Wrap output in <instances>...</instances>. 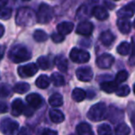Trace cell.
I'll list each match as a JSON object with an SVG mask.
<instances>
[{
	"label": "cell",
	"instance_id": "6da1fadb",
	"mask_svg": "<svg viewBox=\"0 0 135 135\" xmlns=\"http://www.w3.org/2000/svg\"><path fill=\"white\" fill-rule=\"evenodd\" d=\"M36 21L35 13L29 8H20L16 14V23L20 26H31Z\"/></svg>",
	"mask_w": 135,
	"mask_h": 135
},
{
	"label": "cell",
	"instance_id": "7a4b0ae2",
	"mask_svg": "<svg viewBox=\"0 0 135 135\" xmlns=\"http://www.w3.org/2000/svg\"><path fill=\"white\" fill-rule=\"evenodd\" d=\"M32 57L30 51L23 45H15L8 52V58L14 63H21Z\"/></svg>",
	"mask_w": 135,
	"mask_h": 135
},
{
	"label": "cell",
	"instance_id": "3957f363",
	"mask_svg": "<svg viewBox=\"0 0 135 135\" xmlns=\"http://www.w3.org/2000/svg\"><path fill=\"white\" fill-rule=\"evenodd\" d=\"M107 109L104 103H97L89 109L87 117L92 121H100L107 118Z\"/></svg>",
	"mask_w": 135,
	"mask_h": 135
},
{
	"label": "cell",
	"instance_id": "277c9868",
	"mask_svg": "<svg viewBox=\"0 0 135 135\" xmlns=\"http://www.w3.org/2000/svg\"><path fill=\"white\" fill-rule=\"evenodd\" d=\"M37 21L39 23H48L53 18V9L46 4H41L36 14Z\"/></svg>",
	"mask_w": 135,
	"mask_h": 135
},
{
	"label": "cell",
	"instance_id": "5b68a950",
	"mask_svg": "<svg viewBox=\"0 0 135 135\" xmlns=\"http://www.w3.org/2000/svg\"><path fill=\"white\" fill-rule=\"evenodd\" d=\"M19 129V123L9 118H5L0 122V131L4 134H13Z\"/></svg>",
	"mask_w": 135,
	"mask_h": 135
},
{
	"label": "cell",
	"instance_id": "8992f818",
	"mask_svg": "<svg viewBox=\"0 0 135 135\" xmlns=\"http://www.w3.org/2000/svg\"><path fill=\"white\" fill-rule=\"evenodd\" d=\"M70 57L72 61L76 63H86L90 60V54L87 51H84L83 49L73 48L71 49L70 54Z\"/></svg>",
	"mask_w": 135,
	"mask_h": 135
},
{
	"label": "cell",
	"instance_id": "52a82bcc",
	"mask_svg": "<svg viewBox=\"0 0 135 135\" xmlns=\"http://www.w3.org/2000/svg\"><path fill=\"white\" fill-rule=\"evenodd\" d=\"M38 71V67L34 63H29L27 65L18 68V74L21 78H29L35 75Z\"/></svg>",
	"mask_w": 135,
	"mask_h": 135
},
{
	"label": "cell",
	"instance_id": "ba28073f",
	"mask_svg": "<svg viewBox=\"0 0 135 135\" xmlns=\"http://www.w3.org/2000/svg\"><path fill=\"white\" fill-rule=\"evenodd\" d=\"M115 58L110 54H103L100 56H98L96 59V65L103 70H107L111 68V66L114 64Z\"/></svg>",
	"mask_w": 135,
	"mask_h": 135
},
{
	"label": "cell",
	"instance_id": "9c48e42d",
	"mask_svg": "<svg viewBox=\"0 0 135 135\" xmlns=\"http://www.w3.org/2000/svg\"><path fill=\"white\" fill-rule=\"evenodd\" d=\"M76 76L78 80L81 81H90L94 77V72L90 67H81L76 70Z\"/></svg>",
	"mask_w": 135,
	"mask_h": 135
},
{
	"label": "cell",
	"instance_id": "30bf717a",
	"mask_svg": "<svg viewBox=\"0 0 135 135\" xmlns=\"http://www.w3.org/2000/svg\"><path fill=\"white\" fill-rule=\"evenodd\" d=\"M107 118H108L112 123L116 124L123 118V112L115 107H110L107 111Z\"/></svg>",
	"mask_w": 135,
	"mask_h": 135
},
{
	"label": "cell",
	"instance_id": "8fae6325",
	"mask_svg": "<svg viewBox=\"0 0 135 135\" xmlns=\"http://www.w3.org/2000/svg\"><path fill=\"white\" fill-rule=\"evenodd\" d=\"M94 31V25L90 21H81L76 29V32L83 36H89Z\"/></svg>",
	"mask_w": 135,
	"mask_h": 135
},
{
	"label": "cell",
	"instance_id": "7c38bea8",
	"mask_svg": "<svg viewBox=\"0 0 135 135\" xmlns=\"http://www.w3.org/2000/svg\"><path fill=\"white\" fill-rule=\"evenodd\" d=\"M26 101L28 102L30 107H33V108H39L42 104H43V99H42L41 95L38 94H35V93H32V94H30L29 95H27Z\"/></svg>",
	"mask_w": 135,
	"mask_h": 135
},
{
	"label": "cell",
	"instance_id": "4fadbf2b",
	"mask_svg": "<svg viewBox=\"0 0 135 135\" xmlns=\"http://www.w3.org/2000/svg\"><path fill=\"white\" fill-rule=\"evenodd\" d=\"M11 108H12V115L15 117H19L20 115H21L23 113V111L25 109V105L21 99H15L12 102Z\"/></svg>",
	"mask_w": 135,
	"mask_h": 135
},
{
	"label": "cell",
	"instance_id": "5bb4252c",
	"mask_svg": "<svg viewBox=\"0 0 135 135\" xmlns=\"http://www.w3.org/2000/svg\"><path fill=\"white\" fill-rule=\"evenodd\" d=\"M117 25L119 32L123 34H128L131 32V23L129 22V19H118L117 21Z\"/></svg>",
	"mask_w": 135,
	"mask_h": 135
},
{
	"label": "cell",
	"instance_id": "9a60e30c",
	"mask_svg": "<svg viewBox=\"0 0 135 135\" xmlns=\"http://www.w3.org/2000/svg\"><path fill=\"white\" fill-rule=\"evenodd\" d=\"M118 84L116 81H103L100 84V88L103 90L104 92L107 93V94H112V93L116 92L118 89Z\"/></svg>",
	"mask_w": 135,
	"mask_h": 135
},
{
	"label": "cell",
	"instance_id": "2e32d148",
	"mask_svg": "<svg viewBox=\"0 0 135 135\" xmlns=\"http://www.w3.org/2000/svg\"><path fill=\"white\" fill-rule=\"evenodd\" d=\"M73 28H74V24L72 22H70V21H64V22L59 23L57 25V27H56L58 32L64 34V35L70 34L73 31Z\"/></svg>",
	"mask_w": 135,
	"mask_h": 135
},
{
	"label": "cell",
	"instance_id": "e0dca14e",
	"mask_svg": "<svg viewBox=\"0 0 135 135\" xmlns=\"http://www.w3.org/2000/svg\"><path fill=\"white\" fill-rule=\"evenodd\" d=\"M100 41L105 46H109L115 41V36L110 31H105L100 34Z\"/></svg>",
	"mask_w": 135,
	"mask_h": 135
},
{
	"label": "cell",
	"instance_id": "ac0fdd59",
	"mask_svg": "<svg viewBox=\"0 0 135 135\" xmlns=\"http://www.w3.org/2000/svg\"><path fill=\"white\" fill-rule=\"evenodd\" d=\"M93 14L99 21H105L108 18V12L103 7H95L93 9Z\"/></svg>",
	"mask_w": 135,
	"mask_h": 135
},
{
	"label": "cell",
	"instance_id": "d6986e66",
	"mask_svg": "<svg viewBox=\"0 0 135 135\" xmlns=\"http://www.w3.org/2000/svg\"><path fill=\"white\" fill-rule=\"evenodd\" d=\"M49 117H50L51 120H52L54 123H61V122L64 121L65 119V116L64 114L61 112L60 110H57V109H53L49 112Z\"/></svg>",
	"mask_w": 135,
	"mask_h": 135
},
{
	"label": "cell",
	"instance_id": "ffe728a7",
	"mask_svg": "<svg viewBox=\"0 0 135 135\" xmlns=\"http://www.w3.org/2000/svg\"><path fill=\"white\" fill-rule=\"evenodd\" d=\"M117 14H118V17L119 19H129V18H131L133 16L134 11L129 7V5H127V6L120 8Z\"/></svg>",
	"mask_w": 135,
	"mask_h": 135
},
{
	"label": "cell",
	"instance_id": "44dd1931",
	"mask_svg": "<svg viewBox=\"0 0 135 135\" xmlns=\"http://www.w3.org/2000/svg\"><path fill=\"white\" fill-rule=\"evenodd\" d=\"M55 64L60 71L66 72L68 70V60L65 56H57L55 58Z\"/></svg>",
	"mask_w": 135,
	"mask_h": 135
},
{
	"label": "cell",
	"instance_id": "7402d4cb",
	"mask_svg": "<svg viewBox=\"0 0 135 135\" xmlns=\"http://www.w3.org/2000/svg\"><path fill=\"white\" fill-rule=\"evenodd\" d=\"M76 131H77L78 134L80 135H88V134H93V131L91 126L88 123H85V122H81L76 128Z\"/></svg>",
	"mask_w": 135,
	"mask_h": 135
},
{
	"label": "cell",
	"instance_id": "603a6c76",
	"mask_svg": "<svg viewBox=\"0 0 135 135\" xmlns=\"http://www.w3.org/2000/svg\"><path fill=\"white\" fill-rule=\"evenodd\" d=\"M49 104H50L51 107H61L63 105V97L60 94H52V95L49 97L48 100Z\"/></svg>",
	"mask_w": 135,
	"mask_h": 135
},
{
	"label": "cell",
	"instance_id": "cb8c5ba5",
	"mask_svg": "<svg viewBox=\"0 0 135 135\" xmlns=\"http://www.w3.org/2000/svg\"><path fill=\"white\" fill-rule=\"evenodd\" d=\"M50 84V79L46 75H41L35 81V85L40 89H46Z\"/></svg>",
	"mask_w": 135,
	"mask_h": 135
},
{
	"label": "cell",
	"instance_id": "d4e9b609",
	"mask_svg": "<svg viewBox=\"0 0 135 135\" xmlns=\"http://www.w3.org/2000/svg\"><path fill=\"white\" fill-rule=\"evenodd\" d=\"M71 96L75 102H81L86 97V93L81 88H75L72 91Z\"/></svg>",
	"mask_w": 135,
	"mask_h": 135
},
{
	"label": "cell",
	"instance_id": "484cf974",
	"mask_svg": "<svg viewBox=\"0 0 135 135\" xmlns=\"http://www.w3.org/2000/svg\"><path fill=\"white\" fill-rule=\"evenodd\" d=\"M51 81H52L53 84L56 87L63 86L65 84V79L61 74L57 73V72H54V73L51 75Z\"/></svg>",
	"mask_w": 135,
	"mask_h": 135
},
{
	"label": "cell",
	"instance_id": "4316f807",
	"mask_svg": "<svg viewBox=\"0 0 135 135\" xmlns=\"http://www.w3.org/2000/svg\"><path fill=\"white\" fill-rule=\"evenodd\" d=\"M48 38V35L46 34V32H44L43 30H36L33 32V39L38 43H43L45 42Z\"/></svg>",
	"mask_w": 135,
	"mask_h": 135
},
{
	"label": "cell",
	"instance_id": "83f0119b",
	"mask_svg": "<svg viewBox=\"0 0 135 135\" xmlns=\"http://www.w3.org/2000/svg\"><path fill=\"white\" fill-rule=\"evenodd\" d=\"M30 90V85L27 83H19L14 86V92L17 94H25Z\"/></svg>",
	"mask_w": 135,
	"mask_h": 135
},
{
	"label": "cell",
	"instance_id": "f1b7e54d",
	"mask_svg": "<svg viewBox=\"0 0 135 135\" xmlns=\"http://www.w3.org/2000/svg\"><path fill=\"white\" fill-rule=\"evenodd\" d=\"M129 50H131V45L129 43H127V42L121 43L118 46V48H117L118 53L119 55H121V56H127V55H129Z\"/></svg>",
	"mask_w": 135,
	"mask_h": 135
},
{
	"label": "cell",
	"instance_id": "f546056e",
	"mask_svg": "<svg viewBox=\"0 0 135 135\" xmlns=\"http://www.w3.org/2000/svg\"><path fill=\"white\" fill-rule=\"evenodd\" d=\"M116 134L118 135H127L131 132V129H129V126L125 123H120L118 127L116 128V131H115Z\"/></svg>",
	"mask_w": 135,
	"mask_h": 135
},
{
	"label": "cell",
	"instance_id": "4dcf8cb0",
	"mask_svg": "<svg viewBox=\"0 0 135 135\" xmlns=\"http://www.w3.org/2000/svg\"><path fill=\"white\" fill-rule=\"evenodd\" d=\"M37 63L38 66L41 68L42 70H48L49 67H50V61H49L48 57L47 56H40L39 58L37 59Z\"/></svg>",
	"mask_w": 135,
	"mask_h": 135
},
{
	"label": "cell",
	"instance_id": "1f68e13d",
	"mask_svg": "<svg viewBox=\"0 0 135 135\" xmlns=\"http://www.w3.org/2000/svg\"><path fill=\"white\" fill-rule=\"evenodd\" d=\"M97 132L100 135H109L112 133V129L108 124H102L98 127Z\"/></svg>",
	"mask_w": 135,
	"mask_h": 135
},
{
	"label": "cell",
	"instance_id": "d6a6232c",
	"mask_svg": "<svg viewBox=\"0 0 135 135\" xmlns=\"http://www.w3.org/2000/svg\"><path fill=\"white\" fill-rule=\"evenodd\" d=\"M12 90L9 85L2 84L0 85V97H8L11 94Z\"/></svg>",
	"mask_w": 135,
	"mask_h": 135
},
{
	"label": "cell",
	"instance_id": "836d02e7",
	"mask_svg": "<svg viewBox=\"0 0 135 135\" xmlns=\"http://www.w3.org/2000/svg\"><path fill=\"white\" fill-rule=\"evenodd\" d=\"M129 92H131V89L128 85H123V86L119 87V88L117 89L116 91V94L118 96H120V97H124V96L129 95Z\"/></svg>",
	"mask_w": 135,
	"mask_h": 135
},
{
	"label": "cell",
	"instance_id": "e575fe53",
	"mask_svg": "<svg viewBox=\"0 0 135 135\" xmlns=\"http://www.w3.org/2000/svg\"><path fill=\"white\" fill-rule=\"evenodd\" d=\"M128 76H129V74H128V72L126 70H120L116 75V81L118 83H124L128 79Z\"/></svg>",
	"mask_w": 135,
	"mask_h": 135
},
{
	"label": "cell",
	"instance_id": "d590c367",
	"mask_svg": "<svg viewBox=\"0 0 135 135\" xmlns=\"http://www.w3.org/2000/svg\"><path fill=\"white\" fill-rule=\"evenodd\" d=\"M12 15V10L10 8H3L0 9V19L1 20H8Z\"/></svg>",
	"mask_w": 135,
	"mask_h": 135
},
{
	"label": "cell",
	"instance_id": "8d00e7d4",
	"mask_svg": "<svg viewBox=\"0 0 135 135\" xmlns=\"http://www.w3.org/2000/svg\"><path fill=\"white\" fill-rule=\"evenodd\" d=\"M51 39L53 40L54 43L58 44V43H62L64 41V39H65V37H64V34L60 33V32H54L51 35Z\"/></svg>",
	"mask_w": 135,
	"mask_h": 135
},
{
	"label": "cell",
	"instance_id": "74e56055",
	"mask_svg": "<svg viewBox=\"0 0 135 135\" xmlns=\"http://www.w3.org/2000/svg\"><path fill=\"white\" fill-rule=\"evenodd\" d=\"M8 105L5 102L0 101V113H6L8 112Z\"/></svg>",
	"mask_w": 135,
	"mask_h": 135
},
{
	"label": "cell",
	"instance_id": "f35d334b",
	"mask_svg": "<svg viewBox=\"0 0 135 135\" xmlns=\"http://www.w3.org/2000/svg\"><path fill=\"white\" fill-rule=\"evenodd\" d=\"M56 131H52V129H45L43 131V134H56Z\"/></svg>",
	"mask_w": 135,
	"mask_h": 135
},
{
	"label": "cell",
	"instance_id": "ab89813d",
	"mask_svg": "<svg viewBox=\"0 0 135 135\" xmlns=\"http://www.w3.org/2000/svg\"><path fill=\"white\" fill-rule=\"evenodd\" d=\"M4 54H5V47L2 46V45H0V60L3 58Z\"/></svg>",
	"mask_w": 135,
	"mask_h": 135
},
{
	"label": "cell",
	"instance_id": "60d3db41",
	"mask_svg": "<svg viewBox=\"0 0 135 135\" xmlns=\"http://www.w3.org/2000/svg\"><path fill=\"white\" fill-rule=\"evenodd\" d=\"M4 32H5V28L2 24H0V38L2 37L4 35Z\"/></svg>",
	"mask_w": 135,
	"mask_h": 135
},
{
	"label": "cell",
	"instance_id": "b9f144b4",
	"mask_svg": "<svg viewBox=\"0 0 135 135\" xmlns=\"http://www.w3.org/2000/svg\"><path fill=\"white\" fill-rule=\"evenodd\" d=\"M131 124H132L133 128H134V131H135V114H133L131 118Z\"/></svg>",
	"mask_w": 135,
	"mask_h": 135
},
{
	"label": "cell",
	"instance_id": "7bdbcfd3",
	"mask_svg": "<svg viewBox=\"0 0 135 135\" xmlns=\"http://www.w3.org/2000/svg\"><path fill=\"white\" fill-rule=\"evenodd\" d=\"M129 7L132 8L133 11L135 12V0H134V1H132V2H131V4H129Z\"/></svg>",
	"mask_w": 135,
	"mask_h": 135
},
{
	"label": "cell",
	"instance_id": "ee69618b",
	"mask_svg": "<svg viewBox=\"0 0 135 135\" xmlns=\"http://www.w3.org/2000/svg\"><path fill=\"white\" fill-rule=\"evenodd\" d=\"M8 3V0H0V5L1 6H5Z\"/></svg>",
	"mask_w": 135,
	"mask_h": 135
},
{
	"label": "cell",
	"instance_id": "f6af8a7d",
	"mask_svg": "<svg viewBox=\"0 0 135 135\" xmlns=\"http://www.w3.org/2000/svg\"><path fill=\"white\" fill-rule=\"evenodd\" d=\"M133 54H134V56H135V45H134V47H133Z\"/></svg>",
	"mask_w": 135,
	"mask_h": 135
},
{
	"label": "cell",
	"instance_id": "bcb514c9",
	"mask_svg": "<svg viewBox=\"0 0 135 135\" xmlns=\"http://www.w3.org/2000/svg\"><path fill=\"white\" fill-rule=\"evenodd\" d=\"M133 92H134V94H135V84L133 85Z\"/></svg>",
	"mask_w": 135,
	"mask_h": 135
},
{
	"label": "cell",
	"instance_id": "7dc6e473",
	"mask_svg": "<svg viewBox=\"0 0 135 135\" xmlns=\"http://www.w3.org/2000/svg\"><path fill=\"white\" fill-rule=\"evenodd\" d=\"M133 27L135 28V20H134V21H133Z\"/></svg>",
	"mask_w": 135,
	"mask_h": 135
},
{
	"label": "cell",
	"instance_id": "c3c4849f",
	"mask_svg": "<svg viewBox=\"0 0 135 135\" xmlns=\"http://www.w3.org/2000/svg\"><path fill=\"white\" fill-rule=\"evenodd\" d=\"M22 1H30V0H22Z\"/></svg>",
	"mask_w": 135,
	"mask_h": 135
},
{
	"label": "cell",
	"instance_id": "681fc988",
	"mask_svg": "<svg viewBox=\"0 0 135 135\" xmlns=\"http://www.w3.org/2000/svg\"><path fill=\"white\" fill-rule=\"evenodd\" d=\"M115 1H118V0H115Z\"/></svg>",
	"mask_w": 135,
	"mask_h": 135
}]
</instances>
